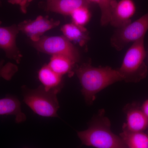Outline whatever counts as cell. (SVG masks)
Listing matches in <instances>:
<instances>
[{
    "instance_id": "cell-22",
    "label": "cell",
    "mask_w": 148,
    "mask_h": 148,
    "mask_svg": "<svg viewBox=\"0 0 148 148\" xmlns=\"http://www.w3.org/2000/svg\"><path fill=\"white\" fill-rule=\"evenodd\" d=\"M53 1V0H47V2H50L51 1Z\"/></svg>"
},
{
    "instance_id": "cell-1",
    "label": "cell",
    "mask_w": 148,
    "mask_h": 148,
    "mask_svg": "<svg viewBox=\"0 0 148 148\" xmlns=\"http://www.w3.org/2000/svg\"><path fill=\"white\" fill-rule=\"evenodd\" d=\"M74 72L81 85L82 92L86 103L91 104L96 95L111 84L123 80L118 69L110 67H95L90 63H84L75 67Z\"/></svg>"
},
{
    "instance_id": "cell-7",
    "label": "cell",
    "mask_w": 148,
    "mask_h": 148,
    "mask_svg": "<svg viewBox=\"0 0 148 148\" xmlns=\"http://www.w3.org/2000/svg\"><path fill=\"white\" fill-rule=\"evenodd\" d=\"M60 21L49 19L48 16H39L34 20H26L18 25L19 31L27 35L33 42H36L45 32L53 29Z\"/></svg>"
},
{
    "instance_id": "cell-6",
    "label": "cell",
    "mask_w": 148,
    "mask_h": 148,
    "mask_svg": "<svg viewBox=\"0 0 148 148\" xmlns=\"http://www.w3.org/2000/svg\"><path fill=\"white\" fill-rule=\"evenodd\" d=\"M34 45L37 50L52 56H66L77 63L80 60L78 50L64 36L41 37Z\"/></svg>"
},
{
    "instance_id": "cell-19",
    "label": "cell",
    "mask_w": 148,
    "mask_h": 148,
    "mask_svg": "<svg viewBox=\"0 0 148 148\" xmlns=\"http://www.w3.org/2000/svg\"><path fill=\"white\" fill-rule=\"evenodd\" d=\"M18 67L12 63L4 64V60L0 61V77L9 81L18 71Z\"/></svg>"
},
{
    "instance_id": "cell-2",
    "label": "cell",
    "mask_w": 148,
    "mask_h": 148,
    "mask_svg": "<svg viewBox=\"0 0 148 148\" xmlns=\"http://www.w3.org/2000/svg\"><path fill=\"white\" fill-rule=\"evenodd\" d=\"M104 113L101 110L87 129L77 132L83 145L95 148H127L120 135L112 132L110 122Z\"/></svg>"
},
{
    "instance_id": "cell-23",
    "label": "cell",
    "mask_w": 148,
    "mask_h": 148,
    "mask_svg": "<svg viewBox=\"0 0 148 148\" xmlns=\"http://www.w3.org/2000/svg\"></svg>"
},
{
    "instance_id": "cell-10",
    "label": "cell",
    "mask_w": 148,
    "mask_h": 148,
    "mask_svg": "<svg viewBox=\"0 0 148 148\" xmlns=\"http://www.w3.org/2000/svg\"><path fill=\"white\" fill-rule=\"evenodd\" d=\"M126 122L123 129L130 132H143L148 127V118L135 104L129 105L125 109Z\"/></svg>"
},
{
    "instance_id": "cell-14",
    "label": "cell",
    "mask_w": 148,
    "mask_h": 148,
    "mask_svg": "<svg viewBox=\"0 0 148 148\" xmlns=\"http://www.w3.org/2000/svg\"><path fill=\"white\" fill-rule=\"evenodd\" d=\"M61 30L67 39L81 46L85 45L90 39L89 34L84 27L79 26L73 22L64 25Z\"/></svg>"
},
{
    "instance_id": "cell-5",
    "label": "cell",
    "mask_w": 148,
    "mask_h": 148,
    "mask_svg": "<svg viewBox=\"0 0 148 148\" xmlns=\"http://www.w3.org/2000/svg\"><path fill=\"white\" fill-rule=\"evenodd\" d=\"M148 30V12L133 22L117 29L111 39L112 45L118 51L127 44L145 38Z\"/></svg>"
},
{
    "instance_id": "cell-9",
    "label": "cell",
    "mask_w": 148,
    "mask_h": 148,
    "mask_svg": "<svg viewBox=\"0 0 148 148\" xmlns=\"http://www.w3.org/2000/svg\"><path fill=\"white\" fill-rule=\"evenodd\" d=\"M136 12V6L132 0H121L113 3L110 23L119 29L132 22L131 18Z\"/></svg>"
},
{
    "instance_id": "cell-16",
    "label": "cell",
    "mask_w": 148,
    "mask_h": 148,
    "mask_svg": "<svg viewBox=\"0 0 148 148\" xmlns=\"http://www.w3.org/2000/svg\"><path fill=\"white\" fill-rule=\"evenodd\" d=\"M120 136L127 148H148V134L143 132H130L123 129Z\"/></svg>"
},
{
    "instance_id": "cell-12",
    "label": "cell",
    "mask_w": 148,
    "mask_h": 148,
    "mask_svg": "<svg viewBox=\"0 0 148 148\" xmlns=\"http://www.w3.org/2000/svg\"><path fill=\"white\" fill-rule=\"evenodd\" d=\"M12 115L15 122L19 123L25 121L27 117L22 112L21 103L15 96H7L0 99V116Z\"/></svg>"
},
{
    "instance_id": "cell-8",
    "label": "cell",
    "mask_w": 148,
    "mask_h": 148,
    "mask_svg": "<svg viewBox=\"0 0 148 148\" xmlns=\"http://www.w3.org/2000/svg\"><path fill=\"white\" fill-rule=\"evenodd\" d=\"M1 24L0 21V48L5 51L8 58L19 63L22 56L16 45V38L19 32L18 26L4 27Z\"/></svg>"
},
{
    "instance_id": "cell-13",
    "label": "cell",
    "mask_w": 148,
    "mask_h": 148,
    "mask_svg": "<svg viewBox=\"0 0 148 148\" xmlns=\"http://www.w3.org/2000/svg\"><path fill=\"white\" fill-rule=\"evenodd\" d=\"M87 0H53L47 2L46 9L64 15H71L76 9L82 6H88Z\"/></svg>"
},
{
    "instance_id": "cell-18",
    "label": "cell",
    "mask_w": 148,
    "mask_h": 148,
    "mask_svg": "<svg viewBox=\"0 0 148 148\" xmlns=\"http://www.w3.org/2000/svg\"><path fill=\"white\" fill-rule=\"evenodd\" d=\"M70 16L73 23L84 27L90 20V13L88 6H82L74 10Z\"/></svg>"
},
{
    "instance_id": "cell-4",
    "label": "cell",
    "mask_w": 148,
    "mask_h": 148,
    "mask_svg": "<svg viewBox=\"0 0 148 148\" xmlns=\"http://www.w3.org/2000/svg\"><path fill=\"white\" fill-rule=\"evenodd\" d=\"M24 103L38 115L45 117H57L59 104L57 93L48 91L42 85L36 89L23 88Z\"/></svg>"
},
{
    "instance_id": "cell-15",
    "label": "cell",
    "mask_w": 148,
    "mask_h": 148,
    "mask_svg": "<svg viewBox=\"0 0 148 148\" xmlns=\"http://www.w3.org/2000/svg\"><path fill=\"white\" fill-rule=\"evenodd\" d=\"M76 63L66 56H52L50 61L48 64L52 70L63 76L68 74L72 75L73 73V70L75 69Z\"/></svg>"
},
{
    "instance_id": "cell-11",
    "label": "cell",
    "mask_w": 148,
    "mask_h": 148,
    "mask_svg": "<svg viewBox=\"0 0 148 148\" xmlns=\"http://www.w3.org/2000/svg\"><path fill=\"white\" fill-rule=\"evenodd\" d=\"M42 85L48 91L58 94L63 86L62 76L53 71L48 65L42 66L38 73Z\"/></svg>"
},
{
    "instance_id": "cell-21",
    "label": "cell",
    "mask_w": 148,
    "mask_h": 148,
    "mask_svg": "<svg viewBox=\"0 0 148 148\" xmlns=\"http://www.w3.org/2000/svg\"><path fill=\"white\" fill-rule=\"evenodd\" d=\"M140 108L148 118V99L143 103Z\"/></svg>"
},
{
    "instance_id": "cell-3",
    "label": "cell",
    "mask_w": 148,
    "mask_h": 148,
    "mask_svg": "<svg viewBox=\"0 0 148 148\" xmlns=\"http://www.w3.org/2000/svg\"><path fill=\"white\" fill-rule=\"evenodd\" d=\"M144 40L145 38L133 43L118 69L126 82H139L147 76V68L145 62L147 52Z\"/></svg>"
},
{
    "instance_id": "cell-20",
    "label": "cell",
    "mask_w": 148,
    "mask_h": 148,
    "mask_svg": "<svg viewBox=\"0 0 148 148\" xmlns=\"http://www.w3.org/2000/svg\"><path fill=\"white\" fill-rule=\"evenodd\" d=\"M33 0H8L9 3L12 4L18 5L20 7V9L23 13H26L27 12V8L29 4Z\"/></svg>"
},
{
    "instance_id": "cell-17",
    "label": "cell",
    "mask_w": 148,
    "mask_h": 148,
    "mask_svg": "<svg viewBox=\"0 0 148 148\" xmlns=\"http://www.w3.org/2000/svg\"><path fill=\"white\" fill-rule=\"evenodd\" d=\"M89 3L97 4L101 9V24L105 26L110 23L113 3L115 0H87Z\"/></svg>"
}]
</instances>
